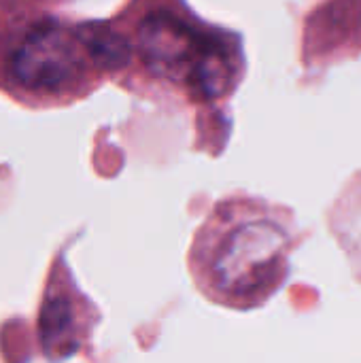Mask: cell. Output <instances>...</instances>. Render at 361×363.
<instances>
[{
    "label": "cell",
    "mask_w": 361,
    "mask_h": 363,
    "mask_svg": "<svg viewBox=\"0 0 361 363\" xmlns=\"http://www.w3.org/2000/svg\"><path fill=\"white\" fill-rule=\"evenodd\" d=\"M287 234L270 221H251L228 234L217 259L215 279L228 296H255L268 289L285 259Z\"/></svg>",
    "instance_id": "obj_1"
},
{
    "label": "cell",
    "mask_w": 361,
    "mask_h": 363,
    "mask_svg": "<svg viewBox=\"0 0 361 363\" xmlns=\"http://www.w3.org/2000/svg\"><path fill=\"white\" fill-rule=\"evenodd\" d=\"M87 49L79 30L43 23L28 32L13 55L15 79L36 91H55L70 85L83 70Z\"/></svg>",
    "instance_id": "obj_2"
},
{
    "label": "cell",
    "mask_w": 361,
    "mask_h": 363,
    "mask_svg": "<svg viewBox=\"0 0 361 363\" xmlns=\"http://www.w3.org/2000/svg\"><path fill=\"white\" fill-rule=\"evenodd\" d=\"M209 40L170 13H151L138 28V49L145 64L168 79H191Z\"/></svg>",
    "instance_id": "obj_3"
},
{
    "label": "cell",
    "mask_w": 361,
    "mask_h": 363,
    "mask_svg": "<svg viewBox=\"0 0 361 363\" xmlns=\"http://www.w3.org/2000/svg\"><path fill=\"white\" fill-rule=\"evenodd\" d=\"M40 340L49 357H66L74 349L70 306L62 298H51L40 313Z\"/></svg>",
    "instance_id": "obj_4"
},
{
    "label": "cell",
    "mask_w": 361,
    "mask_h": 363,
    "mask_svg": "<svg viewBox=\"0 0 361 363\" xmlns=\"http://www.w3.org/2000/svg\"><path fill=\"white\" fill-rule=\"evenodd\" d=\"M81 38L85 43L87 55L100 66H119L128 62V45L121 36L109 28H81Z\"/></svg>",
    "instance_id": "obj_5"
}]
</instances>
